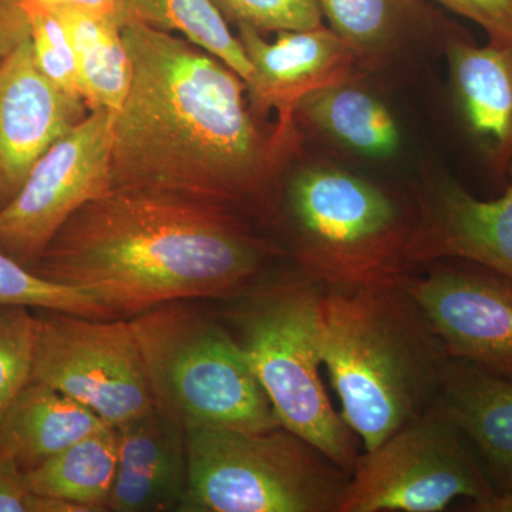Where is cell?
Wrapping results in <instances>:
<instances>
[{
	"mask_svg": "<svg viewBox=\"0 0 512 512\" xmlns=\"http://www.w3.org/2000/svg\"><path fill=\"white\" fill-rule=\"evenodd\" d=\"M123 36L133 80L113 114V188L275 215L286 168L298 154L261 126L244 79L173 33L126 22Z\"/></svg>",
	"mask_w": 512,
	"mask_h": 512,
	"instance_id": "1",
	"label": "cell"
},
{
	"mask_svg": "<svg viewBox=\"0 0 512 512\" xmlns=\"http://www.w3.org/2000/svg\"><path fill=\"white\" fill-rule=\"evenodd\" d=\"M276 254L225 205L111 188L74 212L30 271L131 319L164 303L239 298L266 282Z\"/></svg>",
	"mask_w": 512,
	"mask_h": 512,
	"instance_id": "2",
	"label": "cell"
},
{
	"mask_svg": "<svg viewBox=\"0 0 512 512\" xmlns=\"http://www.w3.org/2000/svg\"><path fill=\"white\" fill-rule=\"evenodd\" d=\"M318 316L323 369L365 450L436 404L450 357L400 282L322 286Z\"/></svg>",
	"mask_w": 512,
	"mask_h": 512,
	"instance_id": "3",
	"label": "cell"
},
{
	"mask_svg": "<svg viewBox=\"0 0 512 512\" xmlns=\"http://www.w3.org/2000/svg\"><path fill=\"white\" fill-rule=\"evenodd\" d=\"M298 274L322 286L400 282L417 218L410 198L348 168L312 161L281 188Z\"/></svg>",
	"mask_w": 512,
	"mask_h": 512,
	"instance_id": "4",
	"label": "cell"
},
{
	"mask_svg": "<svg viewBox=\"0 0 512 512\" xmlns=\"http://www.w3.org/2000/svg\"><path fill=\"white\" fill-rule=\"evenodd\" d=\"M322 285L305 276L266 281L229 311L231 332L282 427L352 473L359 437L330 402L319 346Z\"/></svg>",
	"mask_w": 512,
	"mask_h": 512,
	"instance_id": "5",
	"label": "cell"
},
{
	"mask_svg": "<svg viewBox=\"0 0 512 512\" xmlns=\"http://www.w3.org/2000/svg\"><path fill=\"white\" fill-rule=\"evenodd\" d=\"M156 407L185 429L281 427L244 350L227 326L192 301L164 303L128 319Z\"/></svg>",
	"mask_w": 512,
	"mask_h": 512,
	"instance_id": "6",
	"label": "cell"
},
{
	"mask_svg": "<svg viewBox=\"0 0 512 512\" xmlns=\"http://www.w3.org/2000/svg\"><path fill=\"white\" fill-rule=\"evenodd\" d=\"M181 512H338L350 473L285 429H187Z\"/></svg>",
	"mask_w": 512,
	"mask_h": 512,
	"instance_id": "7",
	"label": "cell"
},
{
	"mask_svg": "<svg viewBox=\"0 0 512 512\" xmlns=\"http://www.w3.org/2000/svg\"><path fill=\"white\" fill-rule=\"evenodd\" d=\"M495 495L476 451L436 403L359 454L338 512H440L457 498L477 511Z\"/></svg>",
	"mask_w": 512,
	"mask_h": 512,
	"instance_id": "8",
	"label": "cell"
},
{
	"mask_svg": "<svg viewBox=\"0 0 512 512\" xmlns=\"http://www.w3.org/2000/svg\"><path fill=\"white\" fill-rule=\"evenodd\" d=\"M35 312L30 380L67 394L110 427L156 409L128 319H93L52 309Z\"/></svg>",
	"mask_w": 512,
	"mask_h": 512,
	"instance_id": "9",
	"label": "cell"
},
{
	"mask_svg": "<svg viewBox=\"0 0 512 512\" xmlns=\"http://www.w3.org/2000/svg\"><path fill=\"white\" fill-rule=\"evenodd\" d=\"M113 114L90 111L37 161L0 211V251L32 268L74 212L113 188Z\"/></svg>",
	"mask_w": 512,
	"mask_h": 512,
	"instance_id": "10",
	"label": "cell"
},
{
	"mask_svg": "<svg viewBox=\"0 0 512 512\" xmlns=\"http://www.w3.org/2000/svg\"><path fill=\"white\" fill-rule=\"evenodd\" d=\"M400 279L450 359L512 379V279L437 261Z\"/></svg>",
	"mask_w": 512,
	"mask_h": 512,
	"instance_id": "11",
	"label": "cell"
},
{
	"mask_svg": "<svg viewBox=\"0 0 512 512\" xmlns=\"http://www.w3.org/2000/svg\"><path fill=\"white\" fill-rule=\"evenodd\" d=\"M237 36L252 67L249 106L259 120L274 111L276 141L295 154L302 141L295 123L299 101L325 87L366 76L353 50L325 23L285 30L274 40L249 26H237Z\"/></svg>",
	"mask_w": 512,
	"mask_h": 512,
	"instance_id": "12",
	"label": "cell"
},
{
	"mask_svg": "<svg viewBox=\"0 0 512 512\" xmlns=\"http://www.w3.org/2000/svg\"><path fill=\"white\" fill-rule=\"evenodd\" d=\"M505 180L503 194L493 200L447 177L421 191L407 252L412 268L463 261L512 279V163Z\"/></svg>",
	"mask_w": 512,
	"mask_h": 512,
	"instance_id": "13",
	"label": "cell"
},
{
	"mask_svg": "<svg viewBox=\"0 0 512 512\" xmlns=\"http://www.w3.org/2000/svg\"><path fill=\"white\" fill-rule=\"evenodd\" d=\"M89 113L43 76L30 39L0 64V211L43 154Z\"/></svg>",
	"mask_w": 512,
	"mask_h": 512,
	"instance_id": "14",
	"label": "cell"
},
{
	"mask_svg": "<svg viewBox=\"0 0 512 512\" xmlns=\"http://www.w3.org/2000/svg\"><path fill=\"white\" fill-rule=\"evenodd\" d=\"M116 429L119 466L107 511H181L188 490L187 429L157 407Z\"/></svg>",
	"mask_w": 512,
	"mask_h": 512,
	"instance_id": "15",
	"label": "cell"
},
{
	"mask_svg": "<svg viewBox=\"0 0 512 512\" xmlns=\"http://www.w3.org/2000/svg\"><path fill=\"white\" fill-rule=\"evenodd\" d=\"M446 53L464 123L505 177L512 163V43L480 46L456 33L448 36Z\"/></svg>",
	"mask_w": 512,
	"mask_h": 512,
	"instance_id": "16",
	"label": "cell"
},
{
	"mask_svg": "<svg viewBox=\"0 0 512 512\" xmlns=\"http://www.w3.org/2000/svg\"><path fill=\"white\" fill-rule=\"evenodd\" d=\"M437 404L476 451L495 493L512 490V379L448 359Z\"/></svg>",
	"mask_w": 512,
	"mask_h": 512,
	"instance_id": "17",
	"label": "cell"
},
{
	"mask_svg": "<svg viewBox=\"0 0 512 512\" xmlns=\"http://www.w3.org/2000/svg\"><path fill=\"white\" fill-rule=\"evenodd\" d=\"M362 77L325 87L299 101L295 123L318 141L356 157L387 160L402 147V130L392 111Z\"/></svg>",
	"mask_w": 512,
	"mask_h": 512,
	"instance_id": "18",
	"label": "cell"
},
{
	"mask_svg": "<svg viewBox=\"0 0 512 512\" xmlns=\"http://www.w3.org/2000/svg\"><path fill=\"white\" fill-rule=\"evenodd\" d=\"M106 426L89 407L30 380L0 421V446L26 473Z\"/></svg>",
	"mask_w": 512,
	"mask_h": 512,
	"instance_id": "19",
	"label": "cell"
},
{
	"mask_svg": "<svg viewBox=\"0 0 512 512\" xmlns=\"http://www.w3.org/2000/svg\"><path fill=\"white\" fill-rule=\"evenodd\" d=\"M426 0H319L323 22L353 50L363 73L399 60L431 26Z\"/></svg>",
	"mask_w": 512,
	"mask_h": 512,
	"instance_id": "20",
	"label": "cell"
},
{
	"mask_svg": "<svg viewBox=\"0 0 512 512\" xmlns=\"http://www.w3.org/2000/svg\"><path fill=\"white\" fill-rule=\"evenodd\" d=\"M119 466L116 427L84 437L26 471L33 493L76 505L82 512L107 511Z\"/></svg>",
	"mask_w": 512,
	"mask_h": 512,
	"instance_id": "21",
	"label": "cell"
},
{
	"mask_svg": "<svg viewBox=\"0 0 512 512\" xmlns=\"http://www.w3.org/2000/svg\"><path fill=\"white\" fill-rule=\"evenodd\" d=\"M57 13L69 30L87 109L117 113L133 80L123 22L116 16L82 10Z\"/></svg>",
	"mask_w": 512,
	"mask_h": 512,
	"instance_id": "22",
	"label": "cell"
},
{
	"mask_svg": "<svg viewBox=\"0 0 512 512\" xmlns=\"http://www.w3.org/2000/svg\"><path fill=\"white\" fill-rule=\"evenodd\" d=\"M121 18L160 32L173 33L231 67L244 79L252 76L237 33L212 0H121Z\"/></svg>",
	"mask_w": 512,
	"mask_h": 512,
	"instance_id": "23",
	"label": "cell"
},
{
	"mask_svg": "<svg viewBox=\"0 0 512 512\" xmlns=\"http://www.w3.org/2000/svg\"><path fill=\"white\" fill-rule=\"evenodd\" d=\"M0 306L52 309L93 319H111L110 313L86 293L47 281L0 251Z\"/></svg>",
	"mask_w": 512,
	"mask_h": 512,
	"instance_id": "24",
	"label": "cell"
},
{
	"mask_svg": "<svg viewBox=\"0 0 512 512\" xmlns=\"http://www.w3.org/2000/svg\"><path fill=\"white\" fill-rule=\"evenodd\" d=\"M30 20V45L43 76L67 96L83 100L69 30L55 10L23 3Z\"/></svg>",
	"mask_w": 512,
	"mask_h": 512,
	"instance_id": "25",
	"label": "cell"
},
{
	"mask_svg": "<svg viewBox=\"0 0 512 512\" xmlns=\"http://www.w3.org/2000/svg\"><path fill=\"white\" fill-rule=\"evenodd\" d=\"M36 312L28 306H0V421L32 377Z\"/></svg>",
	"mask_w": 512,
	"mask_h": 512,
	"instance_id": "26",
	"label": "cell"
},
{
	"mask_svg": "<svg viewBox=\"0 0 512 512\" xmlns=\"http://www.w3.org/2000/svg\"><path fill=\"white\" fill-rule=\"evenodd\" d=\"M229 23L262 35L323 25L319 0H212Z\"/></svg>",
	"mask_w": 512,
	"mask_h": 512,
	"instance_id": "27",
	"label": "cell"
},
{
	"mask_svg": "<svg viewBox=\"0 0 512 512\" xmlns=\"http://www.w3.org/2000/svg\"><path fill=\"white\" fill-rule=\"evenodd\" d=\"M0 512H82L76 505L33 493L25 471L0 446Z\"/></svg>",
	"mask_w": 512,
	"mask_h": 512,
	"instance_id": "28",
	"label": "cell"
},
{
	"mask_svg": "<svg viewBox=\"0 0 512 512\" xmlns=\"http://www.w3.org/2000/svg\"><path fill=\"white\" fill-rule=\"evenodd\" d=\"M427 2V0H426ZM476 23L491 43H512V0H431Z\"/></svg>",
	"mask_w": 512,
	"mask_h": 512,
	"instance_id": "29",
	"label": "cell"
},
{
	"mask_svg": "<svg viewBox=\"0 0 512 512\" xmlns=\"http://www.w3.org/2000/svg\"><path fill=\"white\" fill-rule=\"evenodd\" d=\"M30 39V20L22 0H0V64Z\"/></svg>",
	"mask_w": 512,
	"mask_h": 512,
	"instance_id": "30",
	"label": "cell"
},
{
	"mask_svg": "<svg viewBox=\"0 0 512 512\" xmlns=\"http://www.w3.org/2000/svg\"><path fill=\"white\" fill-rule=\"evenodd\" d=\"M23 3H35L47 9L63 12V10H82L97 15L116 16L121 22V0H22Z\"/></svg>",
	"mask_w": 512,
	"mask_h": 512,
	"instance_id": "31",
	"label": "cell"
},
{
	"mask_svg": "<svg viewBox=\"0 0 512 512\" xmlns=\"http://www.w3.org/2000/svg\"><path fill=\"white\" fill-rule=\"evenodd\" d=\"M477 512H512V490L495 495L488 503L481 505Z\"/></svg>",
	"mask_w": 512,
	"mask_h": 512,
	"instance_id": "32",
	"label": "cell"
}]
</instances>
